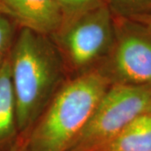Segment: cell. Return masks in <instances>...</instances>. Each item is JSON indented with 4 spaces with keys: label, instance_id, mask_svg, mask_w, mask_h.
I'll use <instances>...</instances> for the list:
<instances>
[{
    "label": "cell",
    "instance_id": "cell-11",
    "mask_svg": "<svg viewBox=\"0 0 151 151\" xmlns=\"http://www.w3.org/2000/svg\"><path fill=\"white\" fill-rule=\"evenodd\" d=\"M14 31V22L0 12V67L10 51L11 40Z\"/></svg>",
    "mask_w": 151,
    "mask_h": 151
},
{
    "label": "cell",
    "instance_id": "cell-6",
    "mask_svg": "<svg viewBox=\"0 0 151 151\" xmlns=\"http://www.w3.org/2000/svg\"><path fill=\"white\" fill-rule=\"evenodd\" d=\"M0 12L21 28L46 36L55 35L65 22L55 0H0Z\"/></svg>",
    "mask_w": 151,
    "mask_h": 151
},
{
    "label": "cell",
    "instance_id": "cell-2",
    "mask_svg": "<svg viewBox=\"0 0 151 151\" xmlns=\"http://www.w3.org/2000/svg\"><path fill=\"white\" fill-rule=\"evenodd\" d=\"M111 84L101 69L64 83L37 119L26 140L28 150H69Z\"/></svg>",
    "mask_w": 151,
    "mask_h": 151
},
{
    "label": "cell",
    "instance_id": "cell-3",
    "mask_svg": "<svg viewBox=\"0 0 151 151\" xmlns=\"http://www.w3.org/2000/svg\"><path fill=\"white\" fill-rule=\"evenodd\" d=\"M150 103L151 86L111 84L68 151H92L103 145L147 113Z\"/></svg>",
    "mask_w": 151,
    "mask_h": 151
},
{
    "label": "cell",
    "instance_id": "cell-13",
    "mask_svg": "<svg viewBox=\"0 0 151 151\" xmlns=\"http://www.w3.org/2000/svg\"><path fill=\"white\" fill-rule=\"evenodd\" d=\"M142 24H143V23H142ZM144 24H146V25H147V26H148V27L150 28V29H151V19H150L148 21H146L145 23H144Z\"/></svg>",
    "mask_w": 151,
    "mask_h": 151
},
{
    "label": "cell",
    "instance_id": "cell-4",
    "mask_svg": "<svg viewBox=\"0 0 151 151\" xmlns=\"http://www.w3.org/2000/svg\"><path fill=\"white\" fill-rule=\"evenodd\" d=\"M114 35L113 16L104 4L65 22L53 36L63 60L80 70L108 56Z\"/></svg>",
    "mask_w": 151,
    "mask_h": 151
},
{
    "label": "cell",
    "instance_id": "cell-14",
    "mask_svg": "<svg viewBox=\"0 0 151 151\" xmlns=\"http://www.w3.org/2000/svg\"><path fill=\"white\" fill-rule=\"evenodd\" d=\"M148 113H150L151 115V103H150V107H149V109H148V112H147Z\"/></svg>",
    "mask_w": 151,
    "mask_h": 151
},
{
    "label": "cell",
    "instance_id": "cell-10",
    "mask_svg": "<svg viewBox=\"0 0 151 151\" xmlns=\"http://www.w3.org/2000/svg\"><path fill=\"white\" fill-rule=\"evenodd\" d=\"M55 2L63 11L65 22L106 4L104 0H55Z\"/></svg>",
    "mask_w": 151,
    "mask_h": 151
},
{
    "label": "cell",
    "instance_id": "cell-8",
    "mask_svg": "<svg viewBox=\"0 0 151 151\" xmlns=\"http://www.w3.org/2000/svg\"><path fill=\"white\" fill-rule=\"evenodd\" d=\"M17 131L16 105L9 54L0 67V149L14 138Z\"/></svg>",
    "mask_w": 151,
    "mask_h": 151
},
{
    "label": "cell",
    "instance_id": "cell-1",
    "mask_svg": "<svg viewBox=\"0 0 151 151\" xmlns=\"http://www.w3.org/2000/svg\"><path fill=\"white\" fill-rule=\"evenodd\" d=\"M18 131L24 133L40 118L63 76L64 60L55 44L21 28L9 52Z\"/></svg>",
    "mask_w": 151,
    "mask_h": 151
},
{
    "label": "cell",
    "instance_id": "cell-5",
    "mask_svg": "<svg viewBox=\"0 0 151 151\" xmlns=\"http://www.w3.org/2000/svg\"><path fill=\"white\" fill-rule=\"evenodd\" d=\"M113 47L100 69L112 84L151 86V29L120 17L113 16Z\"/></svg>",
    "mask_w": 151,
    "mask_h": 151
},
{
    "label": "cell",
    "instance_id": "cell-7",
    "mask_svg": "<svg viewBox=\"0 0 151 151\" xmlns=\"http://www.w3.org/2000/svg\"><path fill=\"white\" fill-rule=\"evenodd\" d=\"M92 151H151V115L139 116L111 140Z\"/></svg>",
    "mask_w": 151,
    "mask_h": 151
},
{
    "label": "cell",
    "instance_id": "cell-9",
    "mask_svg": "<svg viewBox=\"0 0 151 151\" xmlns=\"http://www.w3.org/2000/svg\"><path fill=\"white\" fill-rule=\"evenodd\" d=\"M113 16L145 23L151 19V0H104Z\"/></svg>",
    "mask_w": 151,
    "mask_h": 151
},
{
    "label": "cell",
    "instance_id": "cell-12",
    "mask_svg": "<svg viewBox=\"0 0 151 151\" xmlns=\"http://www.w3.org/2000/svg\"><path fill=\"white\" fill-rule=\"evenodd\" d=\"M8 151H29L26 141L22 140L20 142H18L15 144V145L13 146Z\"/></svg>",
    "mask_w": 151,
    "mask_h": 151
}]
</instances>
